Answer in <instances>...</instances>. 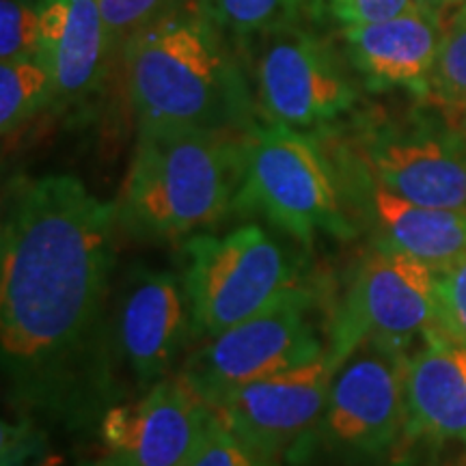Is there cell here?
I'll use <instances>...</instances> for the list:
<instances>
[{
  "instance_id": "6da1fadb",
  "label": "cell",
  "mask_w": 466,
  "mask_h": 466,
  "mask_svg": "<svg viewBox=\"0 0 466 466\" xmlns=\"http://www.w3.org/2000/svg\"><path fill=\"white\" fill-rule=\"evenodd\" d=\"M116 203L78 177L14 186L0 231V348L7 395L22 412L80 423L113 395Z\"/></svg>"
},
{
  "instance_id": "7a4b0ae2",
  "label": "cell",
  "mask_w": 466,
  "mask_h": 466,
  "mask_svg": "<svg viewBox=\"0 0 466 466\" xmlns=\"http://www.w3.org/2000/svg\"><path fill=\"white\" fill-rule=\"evenodd\" d=\"M203 7H171L124 42V72L138 126L247 132V80Z\"/></svg>"
},
{
  "instance_id": "3957f363",
  "label": "cell",
  "mask_w": 466,
  "mask_h": 466,
  "mask_svg": "<svg viewBox=\"0 0 466 466\" xmlns=\"http://www.w3.org/2000/svg\"><path fill=\"white\" fill-rule=\"evenodd\" d=\"M238 182L240 141L233 134L138 126L116 217L138 240H177L223 218Z\"/></svg>"
},
{
  "instance_id": "277c9868",
  "label": "cell",
  "mask_w": 466,
  "mask_h": 466,
  "mask_svg": "<svg viewBox=\"0 0 466 466\" xmlns=\"http://www.w3.org/2000/svg\"><path fill=\"white\" fill-rule=\"evenodd\" d=\"M233 208L261 214L302 244L318 233L352 236L330 162L311 138L275 121L242 132Z\"/></svg>"
},
{
  "instance_id": "5b68a950",
  "label": "cell",
  "mask_w": 466,
  "mask_h": 466,
  "mask_svg": "<svg viewBox=\"0 0 466 466\" xmlns=\"http://www.w3.org/2000/svg\"><path fill=\"white\" fill-rule=\"evenodd\" d=\"M184 247L192 337L212 339L299 285L288 250L259 225L195 236Z\"/></svg>"
},
{
  "instance_id": "8992f818",
  "label": "cell",
  "mask_w": 466,
  "mask_h": 466,
  "mask_svg": "<svg viewBox=\"0 0 466 466\" xmlns=\"http://www.w3.org/2000/svg\"><path fill=\"white\" fill-rule=\"evenodd\" d=\"M439 326L436 270L404 250L380 244L360 261L354 281L337 311L330 335V365L365 339H380L404 350Z\"/></svg>"
},
{
  "instance_id": "52a82bcc",
  "label": "cell",
  "mask_w": 466,
  "mask_h": 466,
  "mask_svg": "<svg viewBox=\"0 0 466 466\" xmlns=\"http://www.w3.org/2000/svg\"><path fill=\"white\" fill-rule=\"evenodd\" d=\"M311 300V291L294 285L259 313L208 339L182 371L217 406L250 382L318 359L324 350L309 319Z\"/></svg>"
},
{
  "instance_id": "ba28073f",
  "label": "cell",
  "mask_w": 466,
  "mask_h": 466,
  "mask_svg": "<svg viewBox=\"0 0 466 466\" xmlns=\"http://www.w3.org/2000/svg\"><path fill=\"white\" fill-rule=\"evenodd\" d=\"M404 350L380 339L360 341L333 371L318 430L337 451L376 456L408 423Z\"/></svg>"
},
{
  "instance_id": "9c48e42d",
  "label": "cell",
  "mask_w": 466,
  "mask_h": 466,
  "mask_svg": "<svg viewBox=\"0 0 466 466\" xmlns=\"http://www.w3.org/2000/svg\"><path fill=\"white\" fill-rule=\"evenodd\" d=\"M258 42L255 86L266 116L296 130L339 119L357 102V91L333 48L299 26L279 28Z\"/></svg>"
},
{
  "instance_id": "30bf717a",
  "label": "cell",
  "mask_w": 466,
  "mask_h": 466,
  "mask_svg": "<svg viewBox=\"0 0 466 466\" xmlns=\"http://www.w3.org/2000/svg\"><path fill=\"white\" fill-rule=\"evenodd\" d=\"M214 421V406L190 378L171 374L138 401L104 410L102 466H188Z\"/></svg>"
},
{
  "instance_id": "8fae6325",
  "label": "cell",
  "mask_w": 466,
  "mask_h": 466,
  "mask_svg": "<svg viewBox=\"0 0 466 466\" xmlns=\"http://www.w3.org/2000/svg\"><path fill=\"white\" fill-rule=\"evenodd\" d=\"M335 367L329 354L238 389L214 406L218 421L270 462L299 450L322 421Z\"/></svg>"
},
{
  "instance_id": "7c38bea8",
  "label": "cell",
  "mask_w": 466,
  "mask_h": 466,
  "mask_svg": "<svg viewBox=\"0 0 466 466\" xmlns=\"http://www.w3.org/2000/svg\"><path fill=\"white\" fill-rule=\"evenodd\" d=\"M367 177L417 206L466 212V145L425 126H380L360 138Z\"/></svg>"
},
{
  "instance_id": "4fadbf2b",
  "label": "cell",
  "mask_w": 466,
  "mask_h": 466,
  "mask_svg": "<svg viewBox=\"0 0 466 466\" xmlns=\"http://www.w3.org/2000/svg\"><path fill=\"white\" fill-rule=\"evenodd\" d=\"M192 335L184 283L173 272L137 266L127 272L115 307V350L141 387L171 376V367Z\"/></svg>"
},
{
  "instance_id": "5bb4252c",
  "label": "cell",
  "mask_w": 466,
  "mask_h": 466,
  "mask_svg": "<svg viewBox=\"0 0 466 466\" xmlns=\"http://www.w3.org/2000/svg\"><path fill=\"white\" fill-rule=\"evenodd\" d=\"M445 33L439 15L415 7L389 20L341 28L350 66L371 89H406L428 97Z\"/></svg>"
},
{
  "instance_id": "9a60e30c",
  "label": "cell",
  "mask_w": 466,
  "mask_h": 466,
  "mask_svg": "<svg viewBox=\"0 0 466 466\" xmlns=\"http://www.w3.org/2000/svg\"><path fill=\"white\" fill-rule=\"evenodd\" d=\"M37 56L52 76V100L78 104L100 89L113 48L96 0H39Z\"/></svg>"
},
{
  "instance_id": "2e32d148",
  "label": "cell",
  "mask_w": 466,
  "mask_h": 466,
  "mask_svg": "<svg viewBox=\"0 0 466 466\" xmlns=\"http://www.w3.org/2000/svg\"><path fill=\"white\" fill-rule=\"evenodd\" d=\"M408 423L430 439L466 447V346L436 329L406 357Z\"/></svg>"
},
{
  "instance_id": "e0dca14e",
  "label": "cell",
  "mask_w": 466,
  "mask_h": 466,
  "mask_svg": "<svg viewBox=\"0 0 466 466\" xmlns=\"http://www.w3.org/2000/svg\"><path fill=\"white\" fill-rule=\"evenodd\" d=\"M371 212L389 247L441 270L466 255V212L417 206L371 182Z\"/></svg>"
},
{
  "instance_id": "ac0fdd59",
  "label": "cell",
  "mask_w": 466,
  "mask_h": 466,
  "mask_svg": "<svg viewBox=\"0 0 466 466\" xmlns=\"http://www.w3.org/2000/svg\"><path fill=\"white\" fill-rule=\"evenodd\" d=\"M52 76L46 63L35 56L5 61L0 66V130L15 132L52 100Z\"/></svg>"
},
{
  "instance_id": "d6986e66",
  "label": "cell",
  "mask_w": 466,
  "mask_h": 466,
  "mask_svg": "<svg viewBox=\"0 0 466 466\" xmlns=\"http://www.w3.org/2000/svg\"><path fill=\"white\" fill-rule=\"evenodd\" d=\"M201 7L223 33L242 42L294 26L302 0H201Z\"/></svg>"
},
{
  "instance_id": "ffe728a7",
  "label": "cell",
  "mask_w": 466,
  "mask_h": 466,
  "mask_svg": "<svg viewBox=\"0 0 466 466\" xmlns=\"http://www.w3.org/2000/svg\"><path fill=\"white\" fill-rule=\"evenodd\" d=\"M428 97L456 116L466 119V5L445 22V33L430 76Z\"/></svg>"
},
{
  "instance_id": "44dd1931",
  "label": "cell",
  "mask_w": 466,
  "mask_h": 466,
  "mask_svg": "<svg viewBox=\"0 0 466 466\" xmlns=\"http://www.w3.org/2000/svg\"><path fill=\"white\" fill-rule=\"evenodd\" d=\"M39 44V9L28 0L0 3V58L35 56Z\"/></svg>"
},
{
  "instance_id": "7402d4cb",
  "label": "cell",
  "mask_w": 466,
  "mask_h": 466,
  "mask_svg": "<svg viewBox=\"0 0 466 466\" xmlns=\"http://www.w3.org/2000/svg\"><path fill=\"white\" fill-rule=\"evenodd\" d=\"M439 329L466 346V255L436 270Z\"/></svg>"
},
{
  "instance_id": "603a6c76",
  "label": "cell",
  "mask_w": 466,
  "mask_h": 466,
  "mask_svg": "<svg viewBox=\"0 0 466 466\" xmlns=\"http://www.w3.org/2000/svg\"><path fill=\"white\" fill-rule=\"evenodd\" d=\"M313 15L346 28L395 17L417 7L415 0H309Z\"/></svg>"
},
{
  "instance_id": "cb8c5ba5",
  "label": "cell",
  "mask_w": 466,
  "mask_h": 466,
  "mask_svg": "<svg viewBox=\"0 0 466 466\" xmlns=\"http://www.w3.org/2000/svg\"><path fill=\"white\" fill-rule=\"evenodd\" d=\"M96 3L102 11L113 44H124L138 28L171 9V0H96Z\"/></svg>"
},
{
  "instance_id": "d4e9b609",
  "label": "cell",
  "mask_w": 466,
  "mask_h": 466,
  "mask_svg": "<svg viewBox=\"0 0 466 466\" xmlns=\"http://www.w3.org/2000/svg\"><path fill=\"white\" fill-rule=\"evenodd\" d=\"M188 466H275V462L250 450L247 442L227 430L217 417L201 450Z\"/></svg>"
},
{
  "instance_id": "484cf974",
  "label": "cell",
  "mask_w": 466,
  "mask_h": 466,
  "mask_svg": "<svg viewBox=\"0 0 466 466\" xmlns=\"http://www.w3.org/2000/svg\"><path fill=\"white\" fill-rule=\"evenodd\" d=\"M415 3L417 7L430 11V14L439 15L442 20L451 9H458L462 5V0H415Z\"/></svg>"
},
{
  "instance_id": "4316f807",
  "label": "cell",
  "mask_w": 466,
  "mask_h": 466,
  "mask_svg": "<svg viewBox=\"0 0 466 466\" xmlns=\"http://www.w3.org/2000/svg\"><path fill=\"white\" fill-rule=\"evenodd\" d=\"M96 466H102V462H97V464H96Z\"/></svg>"
},
{
  "instance_id": "83f0119b",
  "label": "cell",
  "mask_w": 466,
  "mask_h": 466,
  "mask_svg": "<svg viewBox=\"0 0 466 466\" xmlns=\"http://www.w3.org/2000/svg\"><path fill=\"white\" fill-rule=\"evenodd\" d=\"M462 3H464V5H466V0H462Z\"/></svg>"
}]
</instances>
